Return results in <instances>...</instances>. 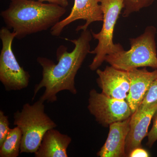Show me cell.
<instances>
[{"instance_id": "cell-1", "label": "cell", "mask_w": 157, "mask_h": 157, "mask_svg": "<svg viewBox=\"0 0 157 157\" xmlns=\"http://www.w3.org/2000/svg\"><path fill=\"white\" fill-rule=\"evenodd\" d=\"M91 30L82 31L77 39L66 38L74 44L71 52L63 45H60L56 51L58 63L43 57L37 58V61L42 68L41 81L35 86L33 100L42 88L45 90L39 100L43 102L53 103L57 101V94L62 91L67 90L73 94H77L75 77L87 55L90 52V42L92 39Z\"/></svg>"}, {"instance_id": "cell-2", "label": "cell", "mask_w": 157, "mask_h": 157, "mask_svg": "<svg viewBox=\"0 0 157 157\" xmlns=\"http://www.w3.org/2000/svg\"><path fill=\"white\" fill-rule=\"evenodd\" d=\"M66 11V8L37 0H11L1 16L6 27L16 33V39H21L51 29Z\"/></svg>"}, {"instance_id": "cell-3", "label": "cell", "mask_w": 157, "mask_h": 157, "mask_svg": "<svg viewBox=\"0 0 157 157\" xmlns=\"http://www.w3.org/2000/svg\"><path fill=\"white\" fill-rule=\"evenodd\" d=\"M44 102L38 100L33 105L24 104L21 111L14 114V124L22 132L20 153H35L38 150L45 132L57 127L45 112Z\"/></svg>"}, {"instance_id": "cell-4", "label": "cell", "mask_w": 157, "mask_h": 157, "mask_svg": "<svg viewBox=\"0 0 157 157\" xmlns=\"http://www.w3.org/2000/svg\"><path fill=\"white\" fill-rule=\"evenodd\" d=\"M157 29L148 26L143 34L130 40L131 48L108 55L105 62L119 70L128 71L140 67L157 69V51L155 42Z\"/></svg>"}, {"instance_id": "cell-5", "label": "cell", "mask_w": 157, "mask_h": 157, "mask_svg": "<svg viewBox=\"0 0 157 157\" xmlns=\"http://www.w3.org/2000/svg\"><path fill=\"white\" fill-rule=\"evenodd\" d=\"M124 0H100L103 13V25L98 33L91 31L92 36L98 40V44L90 53L95 55L89 66L90 70L95 71L105 62L108 55L124 50L119 43L113 42L114 27L119 16L124 9Z\"/></svg>"}, {"instance_id": "cell-6", "label": "cell", "mask_w": 157, "mask_h": 157, "mask_svg": "<svg viewBox=\"0 0 157 157\" xmlns=\"http://www.w3.org/2000/svg\"><path fill=\"white\" fill-rule=\"evenodd\" d=\"M16 34L7 27L0 30L2 48L0 54V81L7 91L19 90L28 86L30 75L21 67L13 49Z\"/></svg>"}, {"instance_id": "cell-7", "label": "cell", "mask_w": 157, "mask_h": 157, "mask_svg": "<svg viewBox=\"0 0 157 157\" xmlns=\"http://www.w3.org/2000/svg\"><path fill=\"white\" fill-rule=\"evenodd\" d=\"M87 108L98 123L105 128L125 120L133 113L126 100L108 97L95 89L90 91Z\"/></svg>"}, {"instance_id": "cell-8", "label": "cell", "mask_w": 157, "mask_h": 157, "mask_svg": "<svg viewBox=\"0 0 157 157\" xmlns=\"http://www.w3.org/2000/svg\"><path fill=\"white\" fill-rule=\"evenodd\" d=\"M82 19L86 22L78 25L76 32L86 30L91 24L96 21H103V13L100 0H74V5L70 14L52 27L50 34L58 37L67 26L78 20Z\"/></svg>"}, {"instance_id": "cell-9", "label": "cell", "mask_w": 157, "mask_h": 157, "mask_svg": "<svg viewBox=\"0 0 157 157\" xmlns=\"http://www.w3.org/2000/svg\"><path fill=\"white\" fill-rule=\"evenodd\" d=\"M96 73L98 75L97 82L102 93L116 99H126L130 86L128 71L107 66L104 70L97 69Z\"/></svg>"}, {"instance_id": "cell-10", "label": "cell", "mask_w": 157, "mask_h": 157, "mask_svg": "<svg viewBox=\"0 0 157 157\" xmlns=\"http://www.w3.org/2000/svg\"><path fill=\"white\" fill-rule=\"evenodd\" d=\"M157 109V101L146 107H139L131 116L130 130L126 141L127 157L133 150L142 147V140L148 134L149 126Z\"/></svg>"}, {"instance_id": "cell-11", "label": "cell", "mask_w": 157, "mask_h": 157, "mask_svg": "<svg viewBox=\"0 0 157 157\" xmlns=\"http://www.w3.org/2000/svg\"><path fill=\"white\" fill-rule=\"evenodd\" d=\"M130 86L126 101L132 113L137 110L143 101L151 83L157 78V69L150 72L146 67L129 70Z\"/></svg>"}, {"instance_id": "cell-12", "label": "cell", "mask_w": 157, "mask_h": 157, "mask_svg": "<svg viewBox=\"0 0 157 157\" xmlns=\"http://www.w3.org/2000/svg\"><path fill=\"white\" fill-rule=\"evenodd\" d=\"M131 117L109 125L106 142L97 153L100 157H125L126 141L130 130Z\"/></svg>"}, {"instance_id": "cell-13", "label": "cell", "mask_w": 157, "mask_h": 157, "mask_svg": "<svg viewBox=\"0 0 157 157\" xmlns=\"http://www.w3.org/2000/svg\"><path fill=\"white\" fill-rule=\"evenodd\" d=\"M72 141L68 135L54 128L47 131L43 136L36 157H67V149Z\"/></svg>"}, {"instance_id": "cell-14", "label": "cell", "mask_w": 157, "mask_h": 157, "mask_svg": "<svg viewBox=\"0 0 157 157\" xmlns=\"http://www.w3.org/2000/svg\"><path fill=\"white\" fill-rule=\"evenodd\" d=\"M22 137V132L18 127L11 129L6 140L0 146V157H18L20 153Z\"/></svg>"}, {"instance_id": "cell-15", "label": "cell", "mask_w": 157, "mask_h": 157, "mask_svg": "<svg viewBox=\"0 0 157 157\" xmlns=\"http://www.w3.org/2000/svg\"><path fill=\"white\" fill-rule=\"evenodd\" d=\"M155 0H124L122 16L128 17L130 14L138 12L144 8L149 7Z\"/></svg>"}, {"instance_id": "cell-16", "label": "cell", "mask_w": 157, "mask_h": 157, "mask_svg": "<svg viewBox=\"0 0 157 157\" xmlns=\"http://www.w3.org/2000/svg\"><path fill=\"white\" fill-rule=\"evenodd\" d=\"M157 101V78L151 83L146 96L139 107H146Z\"/></svg>"}, {"instance_id": "cell-17", "label": "cell", "mask_w": 157, "mask_h": 157, "mask_svg": "<svg viewBox=\"0 0 157 157\" xmlns=\"http://www.w3.org/2000/svg\"><path fill=\"white\" fill-rule=\"evenodd\" d=\"M9 117L5 115L2 110H0V146L6 140L10 132Z\"/></svg>"}, {"instance_id": "cell-18", "label": "cell", "mask_w": 157, "mask_h": 157, "mask_svg": "<svg viewBox=\"0 0 157 157\" xmlns=\"http://www.w3.org/2000/svg\"><path fill=\"white\" fill-rule=\"evenodd\" d=\"M153 125L150 131L147 134V145L151 147L157 140V109L152 118Z\"/></svg>"}, {"instance_id": "cell-19", "label": "cell", "mask_w": 157, "mask_h": 157, "mask_svg": "<svg viewBox=\"0 0 157 157\" xmlns=\"http://www.w3.org/2000/svg\"><path fill=\"white\" fill-rule=\"evenodd\" d=\"M149 156L148 152L142 147H137L133 150L128 155L129 157H148Z\"/></svg>"}, {"instance_id": "cell-20", "label": "cell", "mask_w": 157, "mask_h": 157, "mask_svg": "<svg viewBox=\"0 0 157 157\" xmlns=\"http://www.w3.org/2000/svg\"><path fill=\"white\" fill-rule=\"evenodd\" d=\"M39 2H48V3L55 4L58 6H62L64 8H67L69 6L68 0H37Z\"/></svg>"}]
</instances>
